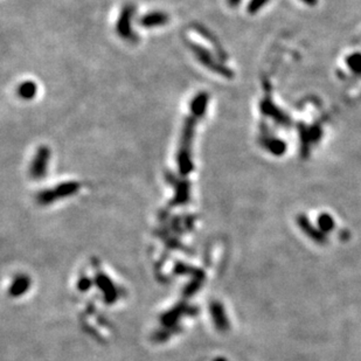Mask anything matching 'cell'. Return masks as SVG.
Masks as SVG:
<instances>
[{"mask_svg":"<svg viewBox=\"0 0 361 361\" xmlns=\"http://www.w3.org/2000/svg\"><path fill=\"white\" fill-rule=\"evenodd\" d=\"M209 96L207 92H199L191 102V113L185 120V124L181 132L180 144L178 151V165L179 172L181 175H188L193 171L194 164L192 162V144L195 128L199 119L205 115L208 106Z\"/></svg>","mask_w":361,"mask_h":361,"instance_id":"obj_1","label":"cell"},{"mask_svg":"<svg viewBox=\"0 0 361 361\" xmlns=\"http://www.w3.org/2000/svg\"><path fill=\"white\" fill-rule=\"evenodd\" d=\"M186 44L188 45V47H190L191 51L193 52V54L195 55L197 61H199L202 66L208 68V69L212 70V72L218 73L219 75L227 77V79H231V77L234 76L233 72H231L229 68L224 67L223 64H221L220 62H219L217 58L213 56L212 53L208 51V49H206L205 47H202V46L195 44V42L190 41V40H187Z\"/></svg>","mask_w":361,"mask_h":361,"instance_id":"obj_2","label":"cell"},{"mask_svg":"<svg viewBox=\"0 0 361 361\" xmlns=\"http://www.w3.org/2000/svg\"><path fill=\"white\" fill-rule=\"evenodd\" d=\"M136 13V7L132 4H126L123 6L120 11L118 20L116 24V30L122 39L129 42H136L138 40L137 34L132 29V20Z\"/></svg>","mask_w":361,"mask_h":361,"instance_id":"obj_3","label":"cell"},{"mask_svg":"<svg viewBox=\"0 0 361 361\" xmlns=\"http://www.w3.org/2000/svg\"><path fill=\"white\" fill-rule=\"evenodd\" d=\"M49 159H51V150L46 145H41L38 150H36L34 158L30 163L29 166V175L35 180H40V179L45 178L46 173H47Z\"/></svg>","mask_w":361,"mask_h":361,"instance_id":"obj_4","label":"cell"},{"mask_svg":"<svg viewBox=\"0 0 361 361\" xmlns=\"http://www.w3.org/2000/svg\"><path fill=\"white\" fill-rule=\"evenodd\" d=\"M80 188V184L75 181H67V183L60 184L53 190H46L44 192L39 193V201L41 203H49L61 197L69 196L76 193Z\"/></svg>","mask_w":361,"mask_h":361,"instance_id":"obj_5","label":"cell"},{"mask_svg":"<svg viewBox=\"0 0 361 361\" xmlns=\"http://www.w3.org/2000/svg\"><path fill=\"white\" fill-rule=\"evenodd\" d=\"M296 222H297L298 227L303 230L305 235L310 237L314 243H317L319 246H324L328 243V236H326V234H324L319 228L314 227L305 214H299L296 218Z\"/></svg>","mask_w":361,"mask_h":361,"instance_id":"obj_6","label":"cell"},{"mask_svg":"<svg viewBox=\"0 0 361 361\" xmlns=\"http://www.w3.org/2000/svg\"><path fill=\"white\" fill-rule=\"evenodd\" d=\"M261 110L265 116L271 117V118H273L275 122L278 123V124H280V125L288 126V125H290V123H291V120H290L289 116L286 115V113L283 112L282 110H279L276 106H275L273 100H270L269 97L264 98V100L262 101Z\"/></svg>","mask_w":361,"mask_h":361,"instance_id":"obj_7","label":"cell"},{"mask_svg":"<svg viewBox=\"0 0 361 361\" xmlns=\"http://www.w3.org/2000/svg\"><path fill=\"white\" fill-rule=\"evenodd\" d=\"M167 21H168L167 14L164 13V12L154 11L144 14L138 23L140 24V26L145 27V28H154V27L163 26V25L167 24Z\"/></svg>","mask_w":361,"mask_h":361,"instance_id":"obj_8","label":"cell"},{"mask_svg":"<svg viewBox=\"0 0 361 361\" xmlns=\"http://www.w3.org/2000/svg\"><path fill=\"white\" fill-rule=\"evenodd\" d=\"M167 180L171 184L175 185L177 187V195H175L174 202H186L190 199V186H188V181L180 180L177 179L173 174H167Z\"/></svg>","mask_w":361,"mask_h":361,"instance_id":"obj_9","label":"cell"},{"mask_svg":"<svg viewBox=\"0 0 361 361\" xmlns=\"http://www.w3.org/2000/svg\"><path fill=\"white\" fill-rule=\"evenodd\" d=\"M263 146L275 156H282L286 151V144L278 138H265L263 140Z\"/></svg>","mask_w":361,"mask_h":361,"instance_id":"obj_10","label":"cell"},{"mask_svg":"<svg viewBox=\"0 0 361 361\" xmlns=\"http://www.w3.org/2000/svg\"><path fill=\"white\" fill-rule=\"evenodd\" d=\"M36 91H38V87L33 81H25L17 89L18 96L23 100H32L35 97Z\"/></svg>","mask_w":361,"mask_h":361,"instance_id":"obj_11","label":"cell"},{"mask_svg":"<svg viewBox=\"0 0 361 361\" xmlns=\"http://www.w3.org/2000/svg\"><path fill=\"white\" fill-rule=\"evenodd\" d=\"M317 223H318V228L323 231L324 234H329L334 229L335 223L334 220L329 213H322L317 219Z\"/></svg>","mask_w":361,"mask_h":361,"instance_id":"obj_12","label":"cell"},{"mask_svg":"<svg viewBox=\"0 0 361 361\" xmlns=\"http://www.w3.org/2000/svg\"><path fill=\"white\" fill-rule=\"evenodd\" d=\"M347 66L353 73L359 74L361 75V54L360 53H354L350 55L346 60Z\"/></svg>","mask_w":361,"mask_h":361,"instance_id":"obj_13","label":"cell"},{"mask_svg":"<svg viewBox=\"0 0 361 361\" xmlns=\"http://www.w3.org/2000/svg\"><path fill=\"white\" fill-rule=\"evenodd\" d=\"M268 1H269V0H250L248 4V8H247V10H248V13L250 14L257 13V12L260 11Z\"/></svg>","mask_w":361,"mask_h":361,"instance_id":"obj_14","label":"cell"},{"mask_svg":"<svg viewBox=\"0 0 361 361\" xmlns=\"http://www.w3.org/2000/svg\"><path fill=\"white\" fill-rule=\"evenodd\" d=\"M227 1L228 5L231 6V7H236V6L241 2V0H227Z\"/></svg>","mask_w":361,"mask_h":361,"instance_id":"obj_15","label":"cell"},{"mask_svg":"<svg viewBox=\"0 0 361 361\" xmlns=\"http://www.w3.org/2000/svg\"><path fill=\"white\" fill-rule=\"evenodd\" d=\"M302 1L305 2V4L308 6H314L318 2V0H302Z\"/></svg>","mask_w":361,"mask_h":361,"instance_id":"obj_16","label":"cell"},{"mask_svg":"<svg viewBox=\"0 0 361 361\" xmlns=\"http://www.w3.org/2000/svg\"><path fill=\"white\" fill-rule=\"evenodd\" d=\"M348 236H350V234H348V231L347 230H342L341 231V234H340V237H341V240H346V239H348Z\"/></svg>","mask_w":361,"mask_h":361,"instance_id":"obj_17","label":"cell"}]
</instances>
